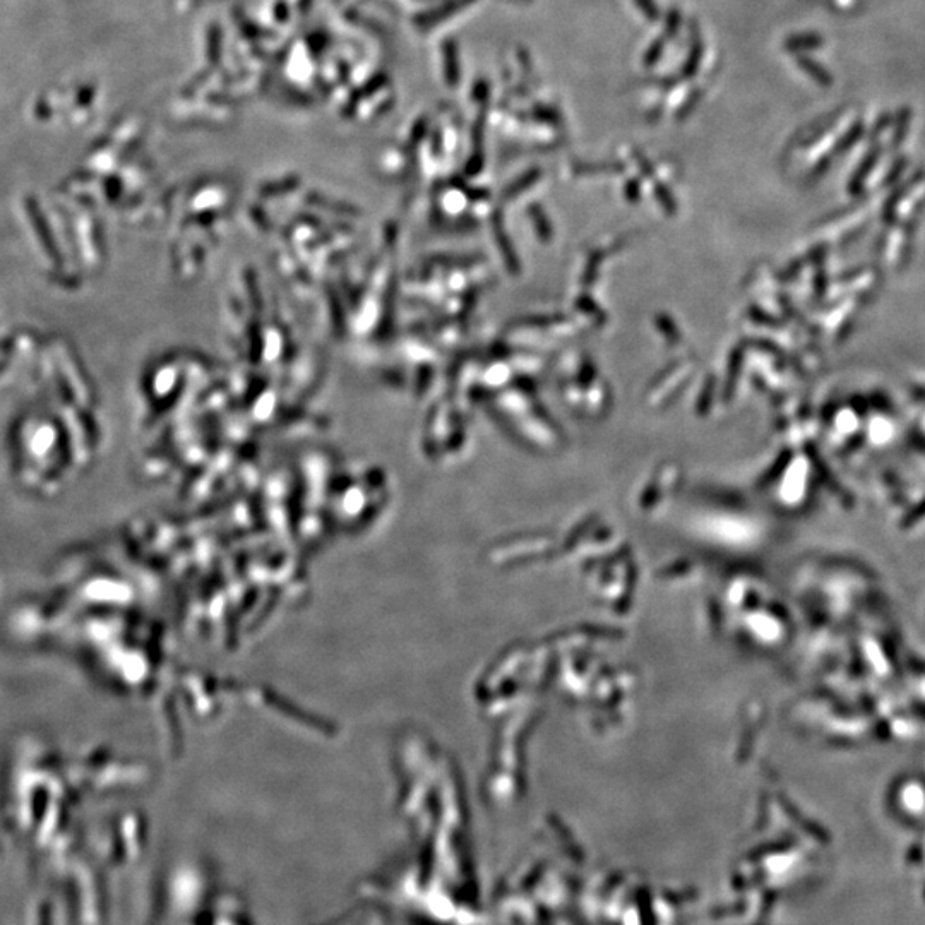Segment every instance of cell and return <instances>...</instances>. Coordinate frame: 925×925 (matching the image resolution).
Returning <instances> with one entry per match:
<instances>
[{"instance_id": "cell-1", "label": "cell", "mask_w": 925, "mask_h": 925, "mask_svg": "<svg viewBox=\"0 0 925 925\" xmlns=\"http://www.w3.org/2000/svg\"><path fill=\"white\" fill-rule=\"evenodd\" d=\"M446 76H448L449 84L456 83L458 79V64H456V54L448 50L446 52Z\"/></svg>"}]
</instances>
